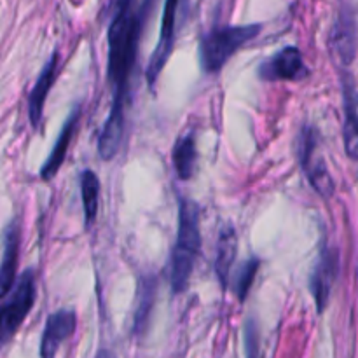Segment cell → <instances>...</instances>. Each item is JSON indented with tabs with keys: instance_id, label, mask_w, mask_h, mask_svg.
Here are the masks:
<instances>
[{
	"instance_id": "cell-1",
	"label": "cell",
	"mask_w": 358,
	"mask_h": 358,
	"mask_svg": "<svg viewBox=\"0 0 358 358\" xmlns=\"http://www.w3.org/2000/svg\"><path fill=\"white\" fill-rule=\"evenodd\" d=\"M156 0H143L138 9H133V0H114V17L108 28V63L107 76L114 84V100L108 114L124 117V103L128 96L129 76L136 62L140 34L147 13Z\"/></svg>"
},
{
	"instance_id": "cell-2",
	"label": "cell",
	"mask_w": 358,
	"mask_h": 358,
	"mask_svg": "<svg viewBox=\"0 0 358 358\" xmlns=\"http://www.w3.org/2000/svg\"><path fill=\"white\" fill-rule=\"evenodd\" d=\"M201 248L199 231V206L189 198H180L178 203V229L171 252V290L182 294L187 290L194 271L196 259Z\"/></svg>"
},
{
	"instance_id": "cell-3",
	"label": "cell",
	"mask_w": 358,
	"mask_h": 358,
	"mask_svg": "<svg viewBox=\"0 0 358 358\" xmlns=\"http://www.w3.org/2000/svg\"><path fill=\"white\" fill-rule=\"evenodd\" d=\"M262 30V24H241V27H222L208 31L199 41V65L203 72L215 73L240 51L247 42L254 41Z\"/></svg>"
},
{
	"instance_id": "cell-4",
	"label": "cell",
	"mask_w": 358,
	"mask_h": 358,
	"mask_svg": "<svg viewBox=\"0 0 358 358\" xmlns=\"http://www.w3.org/2000/svg\"><path fill=\"white\" fill-rule=\"evenodd\" d=\"M7 296H9L7 303L0 306V339L2 341L9 339L20 329V325L34 308L35 296H37L34 271L27 269L17 278V282H14Z\"/></svg>"
},
{
	"instance_id": "cell-5",
	"label": "cell",
	"mask_w": 358,
	"mask_h": 358,
	"mask_svg": "<svg viewBox=\"0 0 358 358\" xmlns=\"http://www.w3.org/2000/svg\"><path fill=\"white\" fill-rule=\"evenodd\" d=\"M299 159L301 168L306 173L311 187L322 196L331 198L336 191L334 178L329 171L327 163L318 149V133L313 128H304L299 136Z\"/></svg>"
},
{
	"instance_id": "cell-6",
	"label": "cell",
	"mask_w": 358,
	"mask_h": 358,
	"mask_svg": "<svg viewBox=\"0 0 358 358\" xmlns=\"http://www.w3.org/2000/svg\"><path fill=\"white\" fill-rule=\"evenodd\" d=\"M339 275V255L329 245H322L310 275V290L317 304L318 313H324L331 299L332 287Z\"/></svg>"
},
{
	"instance_id": "cell-7",
	"label": "cell",
	"mask_w": 358,
	"mask_h": 358,
	"mask_svg": "<svg viewBox=\"0 0 358 358\" xmlns=\"http://www.w3.org/2000/svg\"><path fill=\"white\" fill-rule=\"evenodd\" d=\"M182 0H166L164 3V13L163 21H161V31H159V41H157L154 55L150 58L149 66H147V80L150 86H154L163 72L164 65L170 59L171 52L175 48V35H177V21H178V10H180Z\"/></svg>"
},
{
	"instance_id": "cell-8",
	"label": "cell",
	"mask_w": 358,
	"mask_h": 358,
	"mask_svg": "<svg viewBox=\"0 0 358 358\" xmlns=\"http://www.w3.org/2000/svg\"><path fill=\"white\" fill-rule=\"evenodd\" d=\"M308 76L303 52L296 45H287L259 65L262 80H303Z\"/></svg>"
},
{
	"instance_id": "cell-9",
	"label": "cell",
	"mask_w": 358,
	"mask_h": 358,
	"mask_svg": "<svg viewBox=\"0 0 358 358\" xmlns=\"http://www.w3.org/2000/svg\"><path fill=\"white\" fill-rule=\"evenodd\" d=\"M331 52L341 66H350L357 56L355 16L350 9L341 10L331 31Z\"/></svg>"
},
{
	"instance_id": "cell-10",
	"label": "cell",
	"mask_w": 358,
	"mask_h": 358,
	"mask_svg": "<svg viewBox=\"0 0 358 358\" xmlns=\"http://www.w3.org/2000/svg\"><path fill=\"white\" fill-rule=\"evenodd\" d=\"M77 318L73 311L59 310L48 318L41 341V358H55L63 341L76 331Z\"/></svg>"
},
{
	"instance_id": "cell-11",
	"label": "cell",
	"mask_w": 358,
	"mask_h": 358,
	"mask_svg": "<svg viewBox=\"0 0 358 358\" xmlns=\"http://www.w3.org/2000/svg\"><path fill=\"white\" fill-rule=\"evenodd\" d=\"M343 86V112H345V124H343V133H345V147L346 152L352 159L358 156V128H357V84L355 77L352 73H345L341 77Z\"/></svg>"
},
{
	"instance_id": "cell-12",
	"label": "cell",
	"mask_w": 358,
	"mask_h": 358,
	"mask_svg": "<svg viewBox=\"0 0 358 358\" xmlns=\"http://www.w3.org/2000/svg\"><path fill=\"white\" fill-rule=\"evenodd\" d=\"M21 245V229L20 222H13L6 231L3 238V255L0 262V301L7 297L16 282L17 259H20Z\"/></svg>"
},
{
	"instance_id": "cell-13",
	"label": "cell",
	"mask_w": 358,
	"mask_h": 358,
	"mask_svg": "<svg viewBox=\"0 0 358 358\" xmlns=\"http://www.w3.org/2000/svg\"><path fill=\"white\" fill-rule=\"evenodd\" d=\"M56 73H58V52H52L51 58L44 65V69L38 73L37 80H35L34 87L28 96V115L34 128H37L42 121V112H44L45 98H48L49 90L52 87L56 80Z\"/></svg>"
},
{
	"instance_id": "cell-14",
	"label": "cell",
	"mask_w": 358,
	"mask_h": 358,
	"mask_svg": "<svg viewBox=\"0 0 358 358\" xmlns=\"http://www.w3.org/2000/svg\"><path fill=\"white\" fill-rule=\"evenodd\" d=\"M238 254V236L236 231L231 224L224 226L219 233V240H217V250H215V275L219 280L220 287L224 290L229 287L231 282V271H233L234 261H236Z\"/></svg>"
},
{
	"instance_id": "cell-15",
	"label": "cell",
	"mask_w": 358,
	"mask_h": 358,
	"mask_svg": "<svg viewBox=\"0 0 358 358\" xmlns=\"http://www.w3.org/2000/svg\"><path fill=\"white\" fill-rule=\"evenodd\" d=\"M79 115L80 110L76 108V110L66 117L65 124H63L62 131H59L58 138H56L55 147H52L51 154L48 156V159H45L44 166H42L41 170L42 180H51V178L58 173L59 168H62L63 161H65L66 157V150H69L70 142H72L73 138V133H76L77 126H79Z\"/></svg>"
},
{
	"instance_id": "cell-16",
	"label": "cell",
	"mask_w": 358,
	"mask_h": 358,
	"mask_svg": "<svg viewBox=\"0 0 358 358\" xmlns=\"http://www.w3.org/2000/svg\"><path fill=\"white\" fill-rule=\"evenodd\" d=\"M171 159H173V166L178 178H180V180H189V178L192 177V173H194L196 159H198L194 133H185L184 136H180V138L175 142Z\"/></svg>"
},
{
	"instance_id": "cell-17",
	"label": "cell",
	"mask_w": 358,
	"mask_h": 358,
	"mask_svg": "<svg viewBox=\"0 0 358 358\" xmlns=\"http://www.w3.org/2000/svg\"><path fill=\"white\" fill-rule=\"evenodd\" d=\"M80 192H83V206L86 224L94 222L98 213V201H100V180L96 173L91 170H84L80 175Z\"/></svg>"
},
{
	"instance_id": "cell-18",
	"label": "cell",
	"mask_w": 358,
	"mask_h": 358,
	"mask_svg": "<svg viewBox=\"0 0 358 358\" xmlns=\"http://www.w3.org/2000/svg\"><path fill=\"white\" fill-rule=\"evenodd\" d=\"M259 268H261V262H259V259H248L247 262H243V264H241V268L238 269V273L234 275L233 289H234V292H236L238 299L240 301H245V297L248 296V290H250L252 283H254Z\"/></svg>"
},
{
	"instance_id": "cell-19",
	"label": "cell",
	"mask_w": 358,
	"mask_h": 358,
	"mask_svg": "<svg viewBox=\"0 0 358 358\" xmlns=\"http://www.w3.org/2000/svg\"><path fill=\"white\" fill-rule=\"evenodd\" d=\"M154 290H156V283L152 278H149L145 282V287H140V296H138V308H136L135 315V327L136 331L143 327L147 317H149L150 306H152L154 301Z\"/></svg>"
},
{
	"instance_id": "cell-20",
	"label": "cell",
	"mask_w": 358,
	"mask_h": 358,
	"mask_svg": "<svg viewBox=\"0 0 358 358\" xmlns=\"http://www.w3.org/2000/svg\"><path fill=\"white\" fill-rule=\"evenodd\" d=\"M259 336L254 322H248L247 325V355L248 358H259Z\"/></svg>"
},
{
	"instance_id": "cell-21",
	"label": "cell",
	"mask_w": 358,
	"mask_h": 358,
	"mask_svg": "<svg viewBox=\"0 0 358 358\" xmlns=\"http://www.w3.org/2000/svg\"><path fill=\"white\" fill-rule=\"evenodd\" d=\"M96 358H114V355H112L110 352H100Z\"/></svg>"
}]
</instances>
